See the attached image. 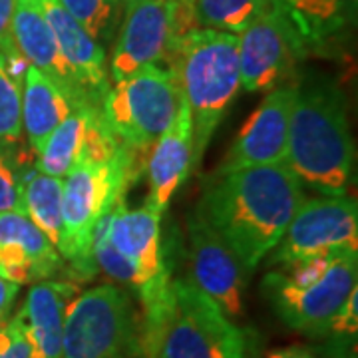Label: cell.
I'll return each instance as SVG.
<instances>
[{"label":"cell","instance_id":"obj_19","mask_svg":"<svg viewBox=\"0 0 358 358\" xmlns=\"http://www.w3.org/2000/svg\"><path fill=\"white\" fill-rule=\"evenodd\" d=\"M78 293L80 287L70 279H46L30 287L16 317L30 341L34 358H60L66 310Z\"/></svg>","mask_w":358,"mask_h":358},{"label":"cell","instance_id":"obj_24","mask_svg":"<svg viewBox=\"0 0 358 358\" xmlns=\"http://www.w3.org/2000/svg\"><path fill=\"white\" fill-rule=\"evenodd\" d=\"M195 24L229 34L243 32L271 8V0H192Z\"/></svg>","mask_w":358,"mask_h":358},{"label":"cell","instance_id":"obj_1","mask_svg":"<svg viewBox=\"0 0 358 358\" xmlns=\"http://www.w3.org/2000/svg\"><path fill=\"white\" fill-rule=\"evenodd\" d=\"M303 201L301 181L287 164H279L215 171L195 211L251 273L281 241Z\"/></svg>","mask_w":358,"mask_h":358},{"label":"cell","instance_id":"obj_21","mask_svg":"<svg viewBox=\"0 0 358 358\" xmlns=\"http://www.w3.org/2000/svg\"><path fill=\"white\" fill-rule=\"evenodd\" d=\"M346 0H271L291 28L296 46L305 56L333 40L345 24ZM348 4V2H346Z\"/></svg>","mask_w":358,"mask_h":358},{"label":"cell","instance_id":"obj_8","mask_svg":"<svg viewBox=\"0 0 358 358\" xmlns=\"http://www.w3.org/2000/svg\"><path fill=\"white\" fill-rule=\"evenodd\" d=\"M181 100L169 68L150 64L114 82L102 98L100 112L117 140L148 154L178 115Z\"/></svg>","mask_w":358,"mask_h":358},{"label":"cell","instance_id":"obj_15","mask_svg":"<svg viewBox=\"0 0 358 358\" xmlns=\"http://www.w3.org/2000/svg\"><path fill=\"white\" fill-rule=\"evenodd\" d=\"M62 268V257L22 211H0V277L14 285L46 281Z\"/></svg>","mask_w":358,"mask_h":358},{"label":"cell","instance_id":"obj_17","mask_svg":"<svg viewBox=\"0 0 358 358\" xmlns=\"http://www.w3.org/2000/svg\"><path fill=\"white\" fill-rule=\"evenodd\" d=\"M193 169L192 115L181 100L178 115L145 155V171L150 183L145 207H150L157 215H164L169 201Z\"/></svg>","mask_w":358,"mask_h":358},{"label":"cell","instance_id":"obj_10","mask_svg":"<svg viewBox=\"0 0 358 358\" xmlns=\"http://www.w3.org/2000/svg\"><path fill=\"white\" fill-rule=\"evenodd\" d=\"M124 20L115 38L110 80L120 82L143 66L164 60L171 40L195 28L187 0H122Z\"/></svg>","mask_w":358,"mask_h":358},{"label":"cell","instance_id":"obj_25","mask_svg":"<svg viewBox=\"0 0 358 358\" xmlns=\"http://www.w3.org/2000/svg\"><path fill=\"white\" fill-rule=\"evenodd\" d=\"M22 78L0 54V143L4 145L22 141Z\"/></svg>","mask_w":358,"mask_h":358},{"label":"cell","instance_id":"obj_2","mask_svg":"<svg viewBox=\"0 0 358 358\" xmlns=\"http://www.w3.org/2000/svg\"><path fill=\"white\" fill-rule=\"evenodd\" d=\"M287 167L319 195H346L355 173V141L345 94L333 82L296 84Z\"/></svg>","mask_w":358,"mask_h":358},{"label":"cell","instance_id":"obj_26","mask_svg":"<svg viewBox=\"0 0 358 358\" xmlns=\"http://www.w3.org/2000/svg\"><path fill=\"white\" fill-rule=\"evenodd\" d=\"M66 13L82 26L96 42H106L117 22L122 0H58Z\"/></svg>","mask_w":358,"mask_h":358},{"label":"cell","instance_id":"obj_14","mask_svg":"<svg viewBox=\"0 0 358 358\" xmlns=\"http://www.w3.org/2000/svg\"><path fill=\"white\" fill-rule=\"evenodd\" d=\"M294 96L296 84L291 82L267 92L263 102L259 103V108L249 115L243 128L239 129L225 159L219 166L217 173L243 167L285 164Z\"/></svg>","mask_w":358,"mask_h":358},{"label":"cell","instance_id":"obj_6","mask_svg":"<svg viewBox=\"0 0 358 358\" xmlns=\"http://www.w3.org/2000/svg\"><path fill=\"white\" fill-rule=\"evenodd\" d=\"M145 155L124 143L112 159L80 162L62 179V243L58 253L78 279L86 281L96 275L98 268L92 259L94 229L140 178Z\"/></svg>","mask_w":358,"mask_h":358},{"label":"cell","instance_id":"obj_5","mask_svg":"<svg viewBox=\"0 0 358 358\" xmlns=\"http://www.w3.org/2000/svg\"><path fill=\"white\" fill-rule=\"evenodd\" d=\"M261 287L271 307L291 331L322 338L336 310L358 287V253L277 263V268L263 277Z\"/></svg>","mask_w":358,"mask_h":358},{"label":"cell","instance_id":"obj_29","mask_svg":"<svg viewBox=\"0 0 358 358\" xmlns=\"http://www.w3.org/2000/svg\"><path fill=\"white\" fill-rule=\"evenodd\" d=\"M358 333V287L346 296L343 307L336 310L334 319L329 324V333L334 338L355 341Z\"/></svg>","mask_w":358,"mask_h":358},{"label":"cell","instance_id":"obj_34","mask_svg":"<svg viewBox=\"0 0 358 358\" xmlns=\"http://www.w3.org/2000/svg\"><path fill=\"white\" fill-rule=\"evenodd\" d=\"M187 2H192V0H187Z\"/></svg>","mask_w":358,"mask_h":358},{"label":"cell","instance_id":"obj_30","mask_svg":"<svg viewBox=\"0 0 358 358\" xmlns=\"http://www.w3.org/2000/svg\"><path fill=\"white\" fill-rule=\"evenodd\" d=\"M16 8V0H0V54H4L8 60L22 58L13 38V16Z\"/></svg>","mask_w":358,"mask_h":358},{"label":"cell","instance_id":"obj_3","mask_svg":"<svg viewBox=\"0 0 358 358\" xmlns=\"http://www.w3.org/2000/svg\"><path fill=\"white\" fill-rule=\"evenodd\" d=\"M164 60L192 115L193 164L197 167L219 122L241 90L237 34L192 28L171 40Z\"/></svg>","mask_w":358,"mask_h":358},{"label":"cell","instance_id":"obj_12","mask_svg":"<svg viewBox=\"0 0 358 358\" xmlns=\"http://www.w3.org/2000/svg\"><path fill=\"white\" fill-rule=\"evenodd\" d=\"M189 282L207 294L231 320L245 310L247 271L225 239L197 211L187 219Z\"/></svg>","mask_w":358,"mask_h":358},{"label":"cell","instance_id":"obj_20","mask_svg":"<svg viewBox=\"0 0 358 358\" xmlns=\"http://www.w3.org/2000/svg\"><path fill=\"white\" fill-rule=\"evenodd\" d=\"M74 110L62 90L40 70L28 66L22 78V131L36 155L54 128Z\"/></svg>","mask_w":358,"mask_h":358},{"label":"cell","instance_id":"obj_7","mask_svg":"<svg viewBox=\"0 0 358 358\" xmlns=\"http://www.w3.org/2000/svg\"><path fill=\"white\" fill-rule=\"evenodd\" d=\"M60 358H145L141 324L124 289L98 285L72 299Z\"/></svg>","mask_w":358,"mask_h":358},{"label":"cell","instance_id":"obj_28","mask_svg":"<svg viewBox=\"0 0 358 358\" xmlns=\"http://www.w3.org/2000/svg\"><path fill=\"white\" fill-rule=\"evenodd\" d=\"M0 358H34L30 341L18 317L0 320Z\"/></svg>","mask_w":358,"mask_h":358},{"label":"cell","instance_id":"obj_16","mask_svg":"<svg viewBox=\"0 0 358 358\" xmlns=\"http://www.w3.org/2000/svg\"><path fill=\"white\" fill-rule=\"evenodd\" d=\"M13 38L16 50L24 58L26 64L50 78L68 96V100L74 103V108L94 106L88 102L84 90L80 88L72 70L66 64L56 36L52 32V26L42 13L38 0H16Z\"/></svg>","mask_w":358,"mask_h":358},{"label":"cell","instance_id":"obj_23","mask_svg":"<svg viewBox=\"0 0 358 358\" xmlns=\"http://www.w3.org/2000/svg\"><path fill=\"white\" fill-rule=\"evenodd\" d=\"M100 106H80L74 108L64 120L54 128L36 154V167L52 178L64 179L68 171L80 162L86 141L90 114Z\"/></svg>","mask_w":358,"mask_h":358},{"label":"cell","instance_id":"obj_18","mask_svg":"<svg viewBox=\"0 0 358 358\" xmlns=\"http://www.w3.org/2000/svg\"><path fill=\"white\" fill-rule=\"evenodd\" d=\"M42 13L46 16L52 32L56 36L58 48L64 56L66 64L84 90L90 103L100 106L108 88L112 86L106 52L102 44L90 36L76 20L66 13L58 0H38Z\"/></svg>","mask_w":358,"mask_h":358},{"label":"cell","instance_id":"obj_11","mask_svg":"<svg viewBox=\"0 0 358 358\" xmlns=\"http://www.w3.org/2000/svg\"><path fill=\"white\" fill-rule=\"evenodd\" d=\"M273 263L331 253H358V203L348 195L305 199L275 245Z\"/></svg>","mask_w":358,"mask_h":358},{"label":"cell","instance_id":"obj_9","mask_svg":"<svg viewBox=\"0 0 358 358\" xmlns=\"http://www.w3.org/2000/svg\"><path fill=\"white\" fill-rule=\"evenodd\" d=\"M96 227L128 267L129 289L138 293L141 307L155 305L171 282L162 247V215L145 205L131 209L124 197Z\"/></svg>","mask_w":358,"mask_h":358},{"label":"cell","instance_id":"obj_27","mask_svg":"<svg viewBox=\"0 0 358 358\" xmlns=\"http://www.w3.org/2000/svg\"><path fill=\"white\" fill-rule=\"evenodd\" d=\"M18 148L0 143V211H20V179L30 157Z\"/></svg>","mask_w":358,"mask_h":358},{"label":"cell","instance_id":"obj_31","mask_svg":"<svg viewBox=\"0 0 358 358\" xmlns=\"http://www.w3.org/2000/svg\"><path fill=\"white\" fill-rule=\"evenodd\" d=\"M18 291H20L18 285H14V282L0 277V320H4L10 315L14 301L18 296Z\"/></svg>","mask_w":358,"mask_h":358},{"label":"cell","instance_id":"obj_22","mask_svg":"<svg viewBox=\"0 0 358 358\" xmlns=\"http://www.w3.org/2000/svg\"><path fill=\"white\" fill-rule=\"evenodd\" d=\"M20 211L38 227L56 249L62 243V179L42 173L28 162L20 179Z\"/></svg>","mask_w":358,"mask_h":358},{"label":"cell","instance_id":"obj_4","mask_svg":"<svg viewBox=\"0 0 358 358\" xmlns=\"http://www.w3.org/2000/svg\"><path fill=\"white\" fill-rule=\"evenodd\" d=\"M141 341L145 358H245L247 348L239 327L183 279L143 308Z\"/></svg>","mask_w":358,"mask_h":358},{"label":"cell","instance_id":"obj_13","mask_svg":"<svg viewBox=\"0 0 358 358\" xmlns=\"http://www.w3.org/2000/svg\"><path fill=\"white\" fill-rule=\"evenodd\" d=\"M241 88L249 94L287 84L303 54L291 28L271 4L267 13L237 34Z\"/></svg>","mask_w":358,"mask_h":358},{"label":"cell","instance_id":"obj_33","mask_svg":"<svg viewBox=\"0 0 358 358\" xmlns=\"http://www.w3.org/2000/svg\"><path fill=\"white\" fill-rule=\"evenodd\" d=\"M346 2H348V4H352V6L357 4V0H346Z\"/></svg>","mask_w":358,"mask_h":358},{"label":"cell","instance_id":"obj_32","mask_svg":"<svg viewBox=\"0 0 358 358\" xmlns=\"http://www.w3.org/2000/svg\"><path fill=\"white\" fill-rule=\"evenodd\" d=\"M267 358H317L315 352H310L305 346H287V348H279L268 352Z\"/></svg>","mask_w":358,"mask_h":358}]
</instances>
